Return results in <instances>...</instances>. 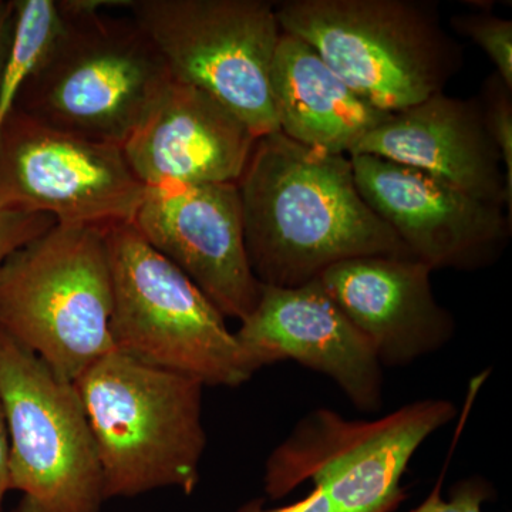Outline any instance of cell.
<instances>
[{"label":"cell","mask_w":512,"mask_h":512,"mask_svg":"<svg viewBox=\"0 0 512 512\" xmlns=\"http://www.w3.org/2000/svg\"><path fill=\"white\" fill-rule=\"evenodd\" d=\"M59 32L16 109L99 143L123 147L171 77L131 18L106 15L128 0H56Z\"/></svg>","instance_id":"7a4b0ae2"},{"label":"cell","mask_w":512,"mask_h":512,"mask_svg":"<svg viewBox=\"0 0 512 512\" xmlns=\"http://www.w3.org/2000/svg\"><path fill=\"white\" fill-rule=\"evenodd\" d=\"M56 221L46 214L0 210V268L13 252L49 231Z\"/></svg>","instance_id":"44dd1931"},{"label":"cell","mask_w":512,"mask_h":512,"mask_svg":"<svg viewBox=\"0 0 512 512\" xmlns=\"http://www.w3.org/2000/svg\"><path fill=\"white\" fill-rule=\"evenodd\" d=\"M441 481L443 476L427 500L410 512H483L481 504L490 497L491 490L481 478H470L457 484L450 501L441 498Z\"/></svg>","instance_id":"7402d4cb"},{"label":"cell","mask_w":512,"mask_h":512,"mask_svg":"<svg viewBox=\"0 0 512 512\" xmlns=\"http://www.w3.org/2000/svg\"><path fill=\"white\" fill-rule=\"evenodd\" d=\"M133 227L225 319L254 311L262 285L249 265L237 184L147 188Z\"/></svg>","instance_id":"7c38bea8"},{"label":"cell","mask_w":512,"mask_h":512,"mask_svg":"<svg viewBox=\"0 0 512 512\" xmlns=\"http://www.w3.org/2000/svg\"><path fill=\"white\" fill-rule=\"evenodd\" d=\"M146 194L120 146L74 136L19 110L0 131V210L106 229L133 224Z\"/></svg>","instance_id":"30bf717a"},{"label":"cell","mask_w":512,"mask_h":512,"mask_svg":"<svg viewBox=\"0 0 512 512\" xmlns=\"http://www.w3.org/2000/svg\"><path fill=\"white\" fill-rule=\"evenodd\" d=\"M284 33L311 45L363 100L397 113L444 93L463 67V49L423 0H285Z\"/></svg>","instance_id":"277c9868"},{"label":"cell","mask_w":512,"mask_h":512,"mask_svg":"<svg viewBox=\"0 0 512 512\" xmlns=\"http://www.w3.org/2000/svg\"><path fill=\"white\" fill-rule=\"evenodd\" d=\"M451 28L457 35L467 37L488 56L495 73L512 89V22L500 18L491 10L456 15Z\"/></svg>","instance_id":"d6986e66"},{"label":"cell","mask_w":512,"mask_h":512,"mask_svg":"<svg viewBox=\"0 0 512 512\" xmlns=\"http://www.w3.org/2000/svg\"><path fill=\"white\" fill-rule=\"evenodd\" d=\"M350 161L370 210L431 272L476 271L503 255L512 221L503 205L383 158L359 154Z\"/></svg>","instance_id":"8fae6325"},{"label":"cell","mask_w":512,"mask_h":512,"mask_svg":"<svg viewBox=\"0 0 512 512\" xmlns=\"http://www.w3.org/2000/svg\"><path fill=\"white\" fill-rule=\"evenodd\" d=\"M454 416L456 406L437 399L372 421L315 410L266 460V494L276 500L312 481L333 512H390L404 498L402 477L410 460Z\"/></svg>","instance_id":"52a82bcc"},{"label":"cell","mask_w":512,"mask_h":512,"mask_svg":"<svg viewBox=\"0 0 512 512\" xmlns=\"http://www.w3.org/2000/svg\"><path fill=\"white\" fill-rule=\"evenodd\" d=\"M271 89L279 131L329 154L352 156L390 114L353 92L311 45L284 32L272 63Z\"/></svg>","instance_id":"e0dca14e"},{"label":"cell","mask_w":512,"mask_h":512,"mask_svg":"<svg viewBox=\"0 0 512 512\" xmlns=\"http://www.w3.org/2000/svg\"><path fill=\"white\" fill-rule=\"evenodd\" d=\"M237 187L249 265L261 285L296 288L348 259L410 256L363 200L348 156L275 131L256 140Z\"/></svg>","instance_id":"6da1fadb"},{"label":"cell","mask_w":512,"mask_h":512,"mask_svg":"<svg viewBox=\"0 0 512 512\" xmlns=\"http://www.w3.org/2000/svg\"><path fill=\"white\" fill-rule=\"evenodd\" d=\"M114 350L138 362L238 387L255 375L222 313L133 224L106 228Z\"/></svg>","instance_id":"8992f818"},{"label":"cell","mask_w":512,"mask_h":512,"mask_svg":"<svg viewBox=\"0 0 512 512\" xmlns=\"http://www.w3.org/2000/svg\"><path fill=\"white\" fill-rule=\"evenodd\" d=\"M15 23L0 72V131L60 29L56 0H13Z\"/></svg>","instance_id":"ac0fdd59"},{"label":"cell","mask_w":512,"mask_h":512,"mask_svg":"<svg viewBox=\"0 0 512 512\" xmlns=\"http://www.w3.org/2000/svg\"><path fill=\"white\" fill-rule=\"evenodd\" d=\"M430 275L410 256L373 255L339 262L318 279L382 366H404L443 348L456 328Z\"/></svg>","instance_id":"9a60e30c"},{"label":"cell","mask_w":512,"mask_h":512,"mask_svg":"<svg viewBox=\"0 0 512 512\" xmlns=\"http://www.w3.org/2000/svg\"><path fill=\"white\" fill-rule=\"evenodd\" d=\"M477 99L483 111L485 127L500 153L505 187L512 200V89L494 72L484 80Z\"/></svg>","instance_id":"ffe728a7"},{"label":"cell","mask_w":512,"mask_h":512,"mask_svg":"<svg viewBox=\"0 0 512 512\" xmlns=\"http://www.w3.org/2000/svg\"><path fill=\"white\" fill-rule=\"evenodd\" d=\"M0 5H2V2H0Z\"/></svg>","instance_id":"484cf974"},{"label":"cell","mask_w":512,"mask_h":512,"mask_svg":"<svg viewBox=\"0 0 512 512\" xmlns=\"http://www.w3.org/2000/svg\"><path fill=\"white\" fill-rule=\"evenodd\" d=\"M13 23H15V6L13 0L2 2L0 5V72L8 53L10 39H12Z\"/></svg>","instance_id":"d4e9b609"},{"label":"cell","mask_w":512,"mask_h":512,"mask_svg":"<svg viewBox=\"0 0 512 512\" xmlns=\"http://www.w3.org/2000/svg\"><path fill=\"white\" fill-rule=\"evenodd\" d=\"M235 338L254 373L295 360L330 377L356 409L376 413L382 407V363L318 278L296 288L262 285Z\"/></svg>","instance_id":"4fadbf2b"},{"label":"cell","mask_w":512,"mask_h":512,"mask_svg":"<svg viewBox=\"0 0 512 512\" xmlns=\"http://www.w3.org/2000/svg\"><path fill=\"white\" fill-rule=\"evenodd\" d=\"M9 491V434L5 410H3L2 400H0V512H2L3 501Z\"/></svg>","instance_id":"cb8c5ba5"},{"label":"cell","mask_w":512,"mask_h":512,"mask_svg":"<svg viewBox=\"0 0 512 512\" xmlns=\"http://www.w3.org/2000/svg\"><path fill=\"white\" fill-rule=\"evenodd\" d=\"M104 231L55 224L0 268V330L73 383L114 350Z\"/></svg>","instance_id":"5b68a950"},{"label":"cell","mask_w":512,"mask_h":512,"mask_svg":"<svg viewBox=\"0 0 512 512\" xmlns=\"http://www.w3.org/2000/svg\"><path fill=\"white\" fill-rule=\"evenodd\" d=\"M0 400L13 512H100L103 476L76 386L0 330Z\"/></svg>","instance_id":"ba28073f"},{"label":"cell","mask_w":512,"mask_h":512,"mask_svg":"<svg viewBox=\"0 0 512 512\" xmlns=\"http://www.w3.org/2000/svg\"><path fill=\"white\" fill-rule=\"evenodd\" d=\"M256 140L220 100L171 79L121 148L147 188L237 184Z\"/></svg>","instance_id":"5bb4252c"},{"label":"cell","mask_w":512,"mask_h":512,"mask_svg":"<svg viewBox=\"0 0 512 512\" xmlns=\"http://www.w3.org/2000/svg\"><path fill=\"white\" fill-rule=\"evenodd\" d=\"M171 79L204 90L256 137L279 131L271 70L282 35L266 0H128Z\"/></svg>","instance_id":"9c48e42d"},{"label":"cell","mask_w":512,"mask_h":512,"mask_svg":"<svg viewBox=\"0 0 512 512\" xmlns=\"http://www.w3.org/2000/svg\"><path fill=\"white\" fill-rule=\"evenodd\" d=\"M359 154L417 168L473 197L503 205L511 218L503 163L477 97L439 93L390 113L360 141L352 156Z\"/></svg>","instance_id":"2e32d148"},{"label":"cell","mask_w":512,"mask_h":512,"mask_svg":"<svg viewBox=\"0 0 512 512\" xmlns=\"http://www.w3.org/2000/svg\"><path fill=\"white\" fill-rule=\"evenodd\" d=\"M74 386L96 441L106 500L158 488L194 493L207 447L204 384L113 350Z\"/></svg>","instance_id":"3957f363"},{"label":"cell","mask_w":512,"mask_h":512,"mask_svg":"<svg viewBox=\"0 0 512 512\" xmlns=\"http://www.w3.org/2000/svg\"><path fill=\"white\" fill-rule=\"evenodd\" d=\"M239 512H333L330 507L328 498L319 490L313 488L311 494L298 503L286 505V507L275 508V510H264L261 503H252L242 508Z\"/></svg>","instance_id":"603a6c76"}]
</instances>
